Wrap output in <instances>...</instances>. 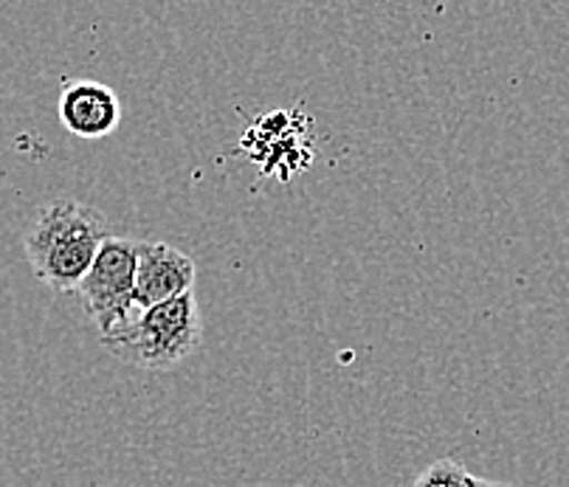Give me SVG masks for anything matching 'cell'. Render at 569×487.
Masks as SVG:
<instances>
[{"label": "cell", "mask_w": 569, "mask_h": 487, "mask_svg": "<svg viewBox=\"0 0 569 487\" xmlns=\"http://www.w3.org/2000/svg\"><path fill=\"white\" fill-rule=\"evenodd\" d=\"M108 237V223L93 206L60 198L40 209L26 231L23 248L40 282L57 294H71L88 277Z\"/></svg>", "instance_id": "obj_1"}, {"label": "cell", "mask_w": 569, "mask_h": 487, "mask_svg": "<svg viewBox=\"0 0 569 487\" xmlns=\"http://www.w3.org/2000/svg\"><path fill=\"white\" fill-rule=\"evenodd\" d=\"M203 327L194 294L147 307L124 327L102 338V347L147 372H167L198 349Z\"/></svg>", "instance_id": "obj_2"}, {"label": "cell", "mask_w": 569, "mask_h": 487, "mask_svg": "<svg viewBox=\"0 0 569 487\" xmlns=\"http://www.w3.org/2000/svg\"><path fill=\"white\" fill-rule=\"evenodd\" d=\"M415 487H471V474L457 459H437L415 479Z\"/></svg>", "instance_id": "obj_6"}, {"label": "cell", "mask_w": 569, "mask_h": 487, "mask_svg": "<svg viewBox=\"0 0 569 487\" xmlns=\"http://www.w3.org/2000/svg\"><path fill=\"white\" fill-rule=\"evenodd\" d=\"M136 262H139V240L108 237L93 259L91 271L82 279L77 294L86 301V310L97 325L99 338L128 325L136 310Z\"/></svg>", "instance_id": "obj_3"}, {"label": "cell", "mask_w": 569, "mask_h": 487, "mask_svg": "<svg viewBox=\"0 0 569 487\" xmlns=\"http://www.w3.org/2000/svg\"><path fill=\"white\" fill-rule=\"evenodd\" d=\"M60 121L77 139H104L119 127L121 102L110 85L93 82V79H79L66 85L60 93Z\"/></svg>", "instance_id": "obj_5"}, {"label": "cell", "mask_w": 569, "mask_h": 487, "mask_svg": "<svg viewBox=\"0 0 569 487\" xmlns=\"http://www.w3.org/2000/svg\"><path fill=\"white\" fill-rule=\"evenodd\" d=\"M471 487H516V485H508V481L482 479V476H473V474H471Z\"/></svg>", "instance_id": "obj_7"}, {"label": "cell", "mask_w": 569, "mask_h": 487, "mask_svg": "<svg viewBox=\"0 0 569 487\" xmlns=\"http://www.w3.org/2000/svg\"><path fill=\"white\" fill-rule=\"evenodd\" d=\"M194 268L192 259L167 242H141L139 262H136V310L164 305L183 294H192Z\"/></svg>", "instance_id": "obj_4"}]
</instances>
